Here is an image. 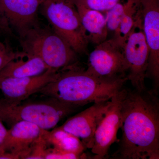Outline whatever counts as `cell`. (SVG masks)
Masks as SVG:
<instances>
[{"mask_svg":"<svg viewBox=\"0 0 159 159\" xmlns=\"http://www.w3.org/2000/svg\"><path fill=\"white\" fill-rule=\"evenodd\" d=\"M122 135L114 159L159 158V100L152 90L125 89L121 108Z\"/></svg>","mask_w":159,"mask_h":159,"instance_id":"cell-1","label":"cell"},{"mask_svg":"<svg viewBox=\"0 0 159 159\" xmlns=\"http://www.w3.org/2000/svg\"><path fill=\"white\" fill-rule=\"evenodd\" d=\"M127 78L102 79L89 74L79 63L62 69L58 77L39 93L64 103L82 107L110 100L124 88Z\"/></svg>","mask_w":159,"mask_h":159,"instance_id":"cell-2","label":"cell"},{"mask_svg":"<svg viewBox=\"0 0 159 159\" xmlns=\"http://www.w3.org/2000/svg\"><path fill=\"white\" fill-rule=\"evenodd\" d=\"M79 107L52 98L16 104L2 98L0 99V119L11 126L20 121H26L48 130L54 128L61 120Z\"/></svg>","mask_w":159,"mask_h":159,"instance_id":"cell-3","label":"cell"},{"mask_svg":"<svg viewBox=\"0 0 159 159\" xmlns=\"http://www.w3.org/2000/svg\"><path fill=\"white\" fill-rule=\"evenodd\" d=\"M17 38L27 57H40L48 69L58 71L79 62L78 54L50 26L36 27Z\"/></svg>","mask_w":159,"mask_h":159,"instance_id":"cell-4","label":"cell"},{"mask_svg":"<svg viewBox=\"0 0 159 159\" xmlns=\"http://www.w3.org/2000/svg\"><path fill=\"white\" fill-rule=\"evenodd\" d=\"M39 8L51 29L77 54L88 53L89 43L74 4L69 0H44Z\"/></svg>","mask_w":159,"mask_h":159,"instance_id":"cell-5","label":"cell"},{"mask_svg":"<svg viewBox=\"0 0 159 159\" xmlns=\"http://www.w3.org/2000/svg\"><path fill=\"white\" fill-rule=\"evenodd\" d=\"M87 65L86 72L99 78H127L128 66L123 48L113 38L97 45L89 54Z\"/></svg>","mask_w":159,"mask_h":159,"instance_id":"cell-6","label":"cell"},{"mask_svg":"<svg viewBox=\"0 0 159 159\" xmlns=\"http://www.w3.org/2000/svg\"><path fill=\"white\" fill-rule=\"evenodd\" d=\"M123 50L128 66L126 76L128 80L135 89H146L145 80L149 51L142 28L141 12L125 41Z\"/></svg>","mask_w":159,"mask_h":159,"instance_id":"cell-7","label":"cell"},{"mask_svg":"<svg viewBox=\"0 0 159 159\" xmlns=\"http://www.w3.org/2000/svg\"><path fill=\"white\" fill-rule=\"evenodd\" d=\"M142 28L149 49L146 78L153 84L152 90L158 93L159 88V0H141Z\"/></svg>","mask_w":159,"mask_h":159,"instance_id":"cell-8","label":"cell"},{"mask_svg":"<svg viewBox=\"0 0 159 159\" xmlns=\"http://www.w3.org/2000/svg\"><path fill=\"white\" fill-rule=\"evenodd\" d=\"M123 88L111 99V104L97 126L91 151L94 158H105L111 145L118 141L117 133L121 125V108L125 94Z\"/></svg>","mask_w":159,"mask_h":159,"instance_id":"cell-9","label":"cell"},{"mask_svg":"<svg viewBox=\"0 0 159 159\" xmlns=\"http://www.w3.org/2000/svg\"><path fill=\"white\" fill-rule=\"evenodd\" d=\"M41 0H0V16L21 37L41 26L38 16Z\"/></svg>","mask_w":159,"mask_h":159,"instance_id":"cell-10","label":"cell"},{"mask_svg":"<svg viewBox=\"0 0 159 159\" xmlns=\"http://www.w3.org/2000/svg\"><path fill=\"white\" fill-rule=\"evenodd\" d=\"M111 104V99L94 103L90 107L69 118L59 127L79 138L86 148L91 149L97 126Z\"/></svg>","mask_w":159,"mask_h":159,"instance_id":"cell-11","label":"cell"},{"mask_svg":"<svg viewBox=\"0 0 159 159\" xmlns=\"http://www.w3.org/2000/svg\"><path fill=\"white\" fill-rule=\"evenodd\" d=\"M60 71L48 69L37 76L21 78L2 77L0 90L6 101L14 104L20 103L31 95L39 93L43 88L57 79Z\"/></svg>","mask_w":159,"mask_h":159,"instance_id":"cell-12","label":"cell"},{"mask_svg":"<svg viewBox=\"0 0 159 159\" xmlns=\"http://www.w3.org/2000/svg\"><path fill=\"white\" fill-rule=\"evenodd\" d=\"M46 130L26 121H20L11 126L0 145V153L15 154L26 159L32 145L43 136Z\"/></svg>","mask_w":159,"mask_h":159,"instance_id":"cell-13","label":"cell"},{"mask_svg":"<svg viewBox=\"0 0 159 159\" xmlns=\"http://www.w3.org/2000/svg\"><path fill=\"white\" fill-rule=\"evenodd\" d=\"M89 43L99 45L107 38L108 29L106 16L101 11L75 5Z\"/></svg>","mask_w":159,"mask_h":159,"instance_id":"cell-14","label":"cell"},{"mask_svg":"<svg viewBox=\"0 0 159 159\" xmlns=\"http://www.w3.org/2000/svg\"><path fill=\"white\" fill-rule=\"evenodd\" d=\"M27 57L26 60H24V58H21L9 62L0 70V78H21L37 76L48 69L40 57L36 56Z\"/></svg>","mask_w":159,"mask_h":159,"instance_id":"cell-15","label":"cell"},{"mask_svg":"<svg viewBox=\"0 0 159 159\" xmlns=\"http://www.w3.org/2000/svg\"><path fill=\"white\" fill-rule=\"evenodd\" d=\"M43 137L48 144L66 152L83 155L87 149L79 138L59 127L51 131L46 130Z\"/></svg>","mask_w":159,"mask_h":159,"instance_id":"cell-16","label":"cell"},{"mask_svg":"<svg viewBox=\"0 0 159 159\" xmlns=\"http://www.w3.org/2000/svg\"><path fill=\"white\" fill-rule=\"evenodd\" d=\"M141 0H130V3L122 16L118 29L114 32V39L124 47L125 41L141 13Z\"/></svg>","mask_w":159,"mask_h":159,"instance_id":"cell-17","label":"cell"},{"mask_svg":"<svg viewBox=\"0 0 159 159\" xmlns=\"http://www.w3.org/2000/svg\"><path fill=\"white\" fill-rule=\"evenodd\" d=\"M130 3V0H126L124 2H119L106 12L107 25L108 31L115 32Z\"/></svg>","mask_w":159,"mask_h":159,"instance_id":"cell-18","label":"cell"},{"mask_svg":"<svg viewBox=\"0 0 159 159\" xmlns=\"http://www.w3.org/2000/svg\"><path fill=\"white\" fill-rule=\"evenodd\" d=\"M26 57L24 51H16L8 42L0 40V70L11 61Z\"/></svg>","mask_w":159,"mask_h":159,"instance_id":"cell-19","label":"cell"},{"mask_svg":"<svg viewBox=\"0 0 159 159\" xmlns=\"http://www.w3.org/2000/svg\"><path fill=\"white\" fill-rule=\"evenodd\" d=\"M75 5H82L89 9L102 12L112 8L121 0H69Z\"/></svg>","mask_w":159,"mask_h":159,"instance_id":"cell-20","label":"cell"},{"mask_svg":"<svg viewBox=\"0 0 159 159\" xmlns=\"http://www.w3.org/2000/svg\"><path fill=\"white\" fill-rule=\"evenodd\" d=\"M48 145L43 135L39 140L32 145L26 159H44Z\"/></svg>","mask_w":159,"mask_h":159,"instance_id":"cell-21","label":"cell"},{"mask_svg":"<svg viewBox=\"0 0 159 159\" xmlns=\"http://www.w3.org/2000/svg\"><path fill=\"white\" fill-rule=\"evenodd\" d=\"M86 158L85 154L80 155L66 152L53 147L47 148L44 159H77Z\"/></svg>","mask_w":159,"mask_h":159,"instance_id":"cell-22","label":"cell"},{"mask_svg":"<svg viewBox=\"0 0 159 159\" xmlns=\"http://www.w3.org/2000/svg\"><path fill=\"white\" fill-rule=\"evenodd\" d=\"M0 32L10 36L14 35L13 31L9 27L8 23L1 16H0Z\"/></svg>","mask_w":159,"mask_h":159,"instance_id":"cell-23","label":"cell"},{"mask_svg":"<svg viewBox=\"0 0 159 159\" xmlns=\"http://www.w3.org/2000/svg\"><path fill=\"white\" fill-rule=\"evenodd\" d=\"M7 131V129L4 126L2 121L0 119V145L3 142Z\"/></svg>","mask_w":159,"mask_h":159,"instance_id":"cell-24","label":"cell"},{"mask_svg":"<svg viewBox=\"0 0 159 159\" xmlns=\"http://www.w3.org/2000/svg\"><path fill=\"white\" fill-rule=\"evenodd\" d=\"M41 1H42V2H44V0H41Z\"/></svg>","mask_w":159,"mask_h":159,"instance_id":"cell-25","label":"cell"}]
</instances>
